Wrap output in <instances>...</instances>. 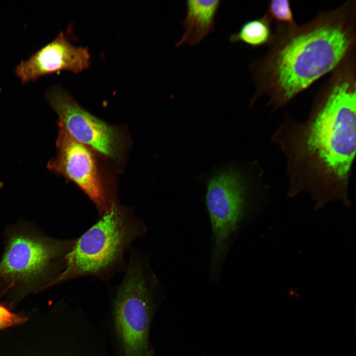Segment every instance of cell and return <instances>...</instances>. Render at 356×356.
<instances>
[{"instance_id": "277c9868", "label": "cell", "mask_w": 356, "mask_h": 356, "mask_svg": "<svg viewBox=\"0 0 356 356\" xmlns=\"http://www.w3.org/2000/svg\"><path fill=\"white\" fill-rule=\"evenodd\" d=\"M76 239L49 236L26 222L8 226L0 260V287L33 290L50 287L64 270Z\"/></svg>"}, {"instance_id": "7c38bea8", "label": "cell", "mask_w": 356, "mask_h": 356, "mask_svg": "<svg viewBox=\"0 0 356 356\" xmlns=\"http://www.w3.org/2000/svg\"><path fill=\"white\" fill-rule=\"evenodd\" d=\"M265 14L271 21H274L278 24L291 26L297 25L289 0H272L270 1L267 4V10Z\"/></svg>"}, {"instance_id": "9c48e42d", "label": "cell", "mask_w": 356, "mask_h": 356, "mask_svg": "<svg viewBox=\"0 0 356 356\" xmlns=\"http://www.w3.org/2000/svg\"><path fill=\"white\" fill-rule=\"evenodd\" d=\"M90 64L88 48L72 45L61 32L27 60L22 61L15 72L22 83L25 84L57 71L79 73L87 69Z\"/></svg>"}, {"instance_id": "ba28073f", "label": "cell", "mask_w": 356, "mask_h": 356, "mask_svg": "<svg viewBox=\"0 0 356 356\" xmlns=\"http://www.w3.org/2000/svg\"><path fill=\"white\" fill-rule=\"evenodd\" d=\"M45 96L58 116V125L75 140L106 156H117L119 138L114 128L89 113L59 87L50 88Z\"/></svg>"}, {"instance_id": "4fadbf2b", "label": "cell", "mask_w": 356, "mask_h": 356, "mask_svg": "<svg viewBox=\"0 0 356 356\" xmlns=\"http://www.w3.org/2000/svg\"><path fill=\"white\" fill-rule=\"evenodd\" d=\"M26 319L15 314L0 304V329L22 323Z\"/></svg>"}, {"instance_id": "8fae6325", "label": "cell", "mask_w": 356, "mask_h": 356, "mask_svg": "<svg viewBox=\"0 0 356 356\" xmlns=\"http://www.w3.org/2000/svg\"><path fill=\"white\" fill-rule=\"evenodd\" d=\"M271 23L265 14L262 17L243 23L237 32L230 35L229 41L231 43L241 42L253 47L267 44L272 34Z\"/></svg>"}, {"instance_id": "5bb4252c", "label": "cell", "mask_w": 356, "mask_h": 356, "mask_svg": "<svg viewBox=\"0 0 356 356\" xmlns=\"http://www.w3.org/2000/svg\"><path fill=\"white\" fill-rule=\"evenodd\" d=\"M2 184L1 182H0V188L2 187Z\"/></svg>"}, {"instance_id": "8992f818", "label": "cell", "mask_w": 356, "mask_h": 356, "mask_svg": "<svg viewBox=\"0 0 356 356\" xmlns=\"http://www.w3.org/2000/svg\"><path fill=\"white\" fill-rule=\"evenodd\" d=\"M246 194L242 176L232 167L218 172L207 181L206 204L213 230L215 266L222 261L243 217Z\"/></svg>"}, {"instance_id": "3957f363", "label": "cell", "mask_w": 356, "mask_h": 356, "mask_svg": "<svg viewBox=\"0 0 356 356\" xmlns=\"http://www.w3.org/2000/svg\"><path fill=\"white\" fill-rule=\"evenodd\" d=\"M146 231L145 222L132 210L115 206L77 238L64 270L51 286L89 276L108 281L125 270L127 251Z\"/></svg>"}, {"instance_id": "5b68a950", "label": "cell", "mask_w": 356, "mask_h": 356, "mask_svg": "<svg viewBox=\"0 0 356 356\" xmlns=\"http://www.w3.org/2000/svg\"><path fill=\"white\" fill-rule=\"evenodd\" d=\"M114 301L116 326L126 356H148L152 290L158 284L149 260L132 249Z\"/></svg>"}, {"instance_id": "52a82bcc", "label": "cell", "mask_w": 356, "mask_h": 356, "mask_svg": "<svg viewBox=\"0 0 356 356\" xmlns=\"http://www.w3.org/2000/svg\"><path fill=\"white\" fill-rule=\"evenodd\" d=\"M58 126L57 155L49 161L47 168L78 184L93 202L102 217L118 204L105 192L90 152Z\"/></svg>"}, {"instance_id": "6da1fadb", "label": "cell", "mask_w": 356, "mask_h": 356, "mask_svg": "<svg viewBox=\"0 0 356 356\" xmlns=\"http://www.w3.org/2000/svg\"><path fill=\"white\" fill-rule=\"evenodd\" d=\"M356 64L343 62L316 96L304 123H284L275 135L287 159L290 194L305 191L322 206L348 202L356 153Z\"/></svg>"}, {"instance_id": "30bf717a", "label": "cell", "mask_w": 356, "mask_h": 356, "mask_svg": "<svg viewBox=\"0 0 356 356\" xmlns=\"http://www.w3.org/2000/svg\"><path fill=\"white\" fill-rule=\"evenodd\" d=\"M221 2L219 0H186L185 16L182 21L184 32L175 46L196 45L213 32Z\"/></svg>"}, {"instance_id": "7a4b0ae2", "label": "cell", "mask_w": 356, "mask_h": 356, "mask_svg": "<svg viewBox=\"0 0 356 356\" xmlns=\"http://www.w3.org/2000/svg\"><path fill=\"white\" fill-rule=\"evenodd\" d=\"M356 10L350 0L301 25L278 24L265 54L250 64L251 105L265 96L275 108L285 105L355 51Z\"/></svg>"}]
</instances>
